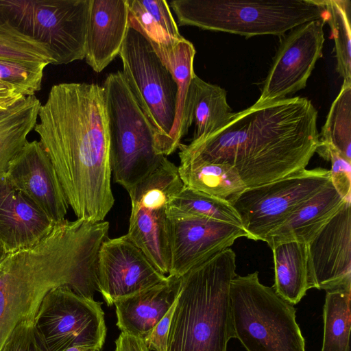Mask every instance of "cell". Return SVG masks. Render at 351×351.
Returning a JSON list of instances; mask_svg holds the SVG:
<instances>
[{"instance_id":"4dcf8cb0","label":"cell","mask_w":351,"mask_h":351,"mask_svg":"<svg viewBox=\"0 0 351 351\" xmlns=\"http://www.w3.org/2000/svg\"><path fill=\"white\" fill-rule=\"evenodd\" d=\"M335 41L336 70L343 84H351V1L322 0Z\"/></svg>"},{"instance_id":"1f68e13d","label":"cell","mask_w":351,"mask_h":351,"mask_svg":"<svg viewBox=\"0 0 351 351\" xmlns=\"http://www.w3.org/2000/svg\"><path fill=\"white\" fill-rule=\"evenodd\" d=\"M0 60L47 65L53 63L51 53L46 45L7 23L0 24Z\"/></svg>"},{"instance_id":"6da1fadb","label":"cell","mask_w":351,"mask_h":351,"mask_svg":"<svg viewBox=\"0 0 351 351\" xmlns=\"http://www.w3.org/2000/svg\"><path fill=\"white\" fill-rule=\"evenodd\" d=\"M34 127L77 219L101 221L114 205L105 92L93 83L53 86Z\"/></svg>"},{"instance_id":"ba28073f","label":"cell","mask_w":351,"mask_h":351,"mask_svg":"<svg viewBox=\"0 0 351 351\" xmlns=\"http://www.w3.org/2000/svg\"><path fill=\"white\" fill-rule=\"evenodd\" d=\"M90 0H0V24L7 23L46 45L53 64L85 57Z\"/></svg>"},{"instance_id":"5b68a950","label":"cell","mask_w":351,"mask_h":351,"mask_svg":"<svg viewBox=\"0 0 351 351\" xmlns=\"http://www.w3.org/2000/svg\"><path fill=\"white\" fill-rule=\"evenodd\" d=\"M179 25L245 36H282L305 23L324 19L322 0H173Z\"/></svg>"},{"instance_id":"f1b7e54d","label":"cell","mask_w":351,"mask_h":351,"mask_svg":"<svg viewBox=\"0 0 351 351\" xmlns=\"http://www.w3.org/2000/svg\"><path fill=\"white\" fill-rule=\"evenodd\" d=\"M351 285L326 291L321 351H349Z\"/></svg>"},{"instance_id":"603a6c76","label":"cell","mask_w":351,"mask_h":351,"mask_svg":"<svg viewBox=\"0 0 351 351\" xmlns=\"http://www.w3.org/2000/svg\"><path fill=\"white\" fill-rule=\"evenodd\" d=\"M149 41L178 86L176 116L170 134L171 147L175 152L191 127L188 120L187 104L190 85L195 75L193 62L196 51L192 43L184 38L162 44Z\"/></svg>"},{"instance_id":"277c9868","label":"cell","mask_w":351,"mask_h":351,"mask_svg":"<svg viewBox=\"0 0 351 351\" xmlns=\"http://www.w3.org/2000/svg\"><path fill=\"white\" fill-rule=\"evenodd\" d=\"M236 254L228 248L181 276L167 351H227L234 338L230 284Z\"/></svg>"},{"instance_id":"8992f818","label":"cell","mask_w":351,"mask_h":351,"mask_svg":"<svg viewBox=\"0 0 351 351\" xmlns=\"http://www.w3.org/2000/svg\"><path fill=\"white\" fill-rule=\"evenodd\" d=\"M230 295L234 338L247 351H305L295 308L263 285L258 271L237 275Z\"/></svg>"},{"instance_id":"d6a6232c","label":"cell","mask_w":351,"mask_h":351,"mask_svg":"<svg viewBox=\"0 0 351 351\" xmlns=\"http://www.w3.org/2000/svg\"><path fill=\"white\" fill-rule=\"evenodd\" d=\"M46 64L0 60V81L12 86L24 97L40 90Z\"/></svg>"},{"instance_id":"74e56055","label":"cell","mask_w":351,"mask_h":351,"mask_svg":"<svg viewBox=\"0 0 351 351\" xmlns=\"http://www.w3.org/2000/svg\"><path fill=\"white\" fill-rule=\"evenodd\" d=\"M25 98L12 86L0 81V109H6Z\"/></svg>"},{"instance_id":"52a82bcc","label":"cell","mask_w":351,"mask_h":351,"mask_svg":"<svg viewBox=\"0 0 351 351\" xmlns=\"http://www.w3.org/2000/svg\"><path fill=\"white\" fill-rule=\"evenodd\" d=\"M103 87L112 175L128 192L153 172L165 156L157 154L152 128L122 71L110 73Z\"/></svg>"},{"instance_id":"3957f363","label":"cell","mask_w":351,"mask_h":351,"mask_svg":"<svg viewBox=\"0 0 351 351\" xmlns=\"http://www.w3.org/2000/svg\"><path fill=\"white\" fill-rule=\"evenodd\" d=\"M108 230V221L65 219L34 246L5 256L0 261V350L21 322L36 316L51 289L65 285L93 298L98 254Z\"/></svg>"},{"instance_id":"7c38bea8","label":"cell","mask_w":351,"mask_h":351,"mask_svg":"<svg viewBox=\"0 0 351 351\" xmlns=\"http://www.w3.org/2000/svg\"><path fill=\"white\" fill-rule=\"evenodd\" d=\"M330 181V170L305 169L265 184L247 188L230 204L250 239L265 241L292 212Z\"/></svg>"},{"instance_id":"ffe728a7","label":"cell","mask_w":351,"mask_h":351,"mask_svg":"<svg viewBox=\"0 0 351 351\" xmlns=\"http://www.w3.org/2000/svg\"><path fill=\"white\" fill-rule=\"evenodd\" d=\"M181 276L167 275L162 282L114 302L121 332L145 339L176 301Z\"/></svg>"},{"instance_id":"7402d4cb","label":"cell","mask_w":351,"mask_h":351,"mask_svg":"<svg viewBox=\"0 0 351 351\" xmlns=\"http://www.w3.org/2000/svg\"><path fill=\"white\" fill-rule=\"evenodd\" d=\"M273 252L276 293L291 305L297 304L306 291L315 288L308 244L288 241L269 245Z\"/></svg>"},{"instance_id":"8d00e7d4","label":"cell","mask_w":351,"mask_h":351,"mask_svg":"<svg viewBox=\"0 0 351 351\" xmlns=\"http://www.w3.org/2000/svg\"><path fill=\"white\" fill-rule=\"evenodd\" d=\"M114 351H150L144 339L121 332L115 341Z\"/></svg>"},{"instance_id":"2e32d148","label":"cell","mask_w":351,"mask_h":351,"mask_svg":"<svg viewBox=\"0 0 351 351\" xmlns=\"http://www.w3.org/2000/svg\"><path fill=\"white\" fill-rule=\"evenodd\" d=\"M5 176L55 223L66 219L69 205L53 163L40 141H27L10 162Z\"/></svg>"},{"instance_id":"f546056e","label":"cell","mask_w":351,"mask_h":351,"mask_svg":"<svg viewBox=\"0 0 351 351\" xmlns=\"http://www.w3.org/2000/svg\"><path fill=\"white\" fill-rule=\"evenodd\" d=\"M319 145L333 147L351 161V84H343L319 134Z\"/></svg>"},{"instance_id":"30bf717a","label":"cell","mask_w":351,"mask_h":351,"mask_svg":"<svg viewBox=\"0 0 351 351\" xmlns=\"http://www.w3.org/2000/svg\"><path fill=\"white\" fill-rule=\"evenodd\" d=\"M178 167L164 157L158 167L128 191L131 214L128 237L162 274L170 270L167 204L182 186Z\"/></svg>"},{"instance_id":"484cf974","label":"cell","mask_w":351,"mask_h":351,"mask_svg":"<svg viewBox=\"0 0 351 351\" xmlns=\"http://www.w3.org/2000/svg\"><path fill=\"white\" fill-rule=\"evenodd\" d=\"M40 106L34 95L0 109V178L5 176L10 162L27 143L37 123Z\"/></svg>"},{"instance_id":"ab89813d","label":"cell","mask_w":351,"mask_h":351,"mask_svg":"<svg viewBox=\"0 0 351 351\" xmlns=\"http://www.w3.org/2000/svg\"><path fill=\"white\" fill-rule=\"evenodd\" d=\"M6 254H5L1 244H0V261L5 257Z\"/></svg>"},{"instance_id":"4316f807","label":"cell","mask_w":351,"mask_h":351,"mask_svg":"<svg viewBox=\"0 0 351 351\" xmlns=\"http://www.w3.org/2000/svg\"><path fill=\"white\" fill-rule=\"evenodd\" d=\"M167 212L169 218L202 217L243 227L240 216L229 202L184 185L169 199Z\"/></svg>"},{"instance_id":"7a4b0ae2","label":"cell","mask_w":351,"mask_h":351,"mask_svg":"<svg viewBox=\"0 0 351 351\" xmlns=\"http://www.w3.org/2000/svg\"><path fill=\"white\" fill-rule=\"evenodd\" d=\"M317 119L306 97L255 103L202 141L180 144V162L228 164L246 188L265 184L306 169L319 145Z\"/></svg>"},{"instance_id":"d6986e66","label":"cell","mask_w":351,"mask_h":351,"mask_svg":"<svg viewBox=\"0 0 351 351\" xmlns=\"http://www.w3.org/2000/svg\"><path fill=\"white\" fill-rule=\"evenodd\" d=\"M129 28L127 0H90L85 60L101 72L119 55Z\"/></svg>"},{"instance_id":"e0dca14e","label":"cell","mask_w":351,"mask_h":351,"mask_svg":"<svg viewBox=\"0 0 351 351\" xmlns=\"http://www.w3.org/2000/svg\"><path fill=\"white\" fill-rule=\"evenodd\" d=\"M315 288L329 290L351 285V204L337 214L308 244Z\"/></svg>"},{"instance_id":"83f0119b","label":"cell","mask_w":351,"mask_h":351,"mask_svg":"<svg viewBox=\"0 0 351 351\" xmlns=\"http://www.w3.org/2000/svg\"><path fill=\"white\" fill-rule=\"evenodd\" d=\"M129 27L157 43H166L184 37L164 0H127Z\"/></svg>"},{"instance_id":"44dd1931","label":"cell","mask_w":351,"mask_h":351,"mask_svg":"<svg viewBox=\"0 0 351 351\" xmlns=\"http://www.w3.org/2000/svg\"><path fill=\"white\" fill-rule=\"evenodd\" d=\"M346 201L330 181L292 212L282 224L267 235L265 241L269 245L288 241L308 244Z\"/></svg>"},{"instance_id":"e575fe53","label":"cell","mask_w":351,"mask_h":351,"mask_svg":"<svg viewBox=\"0 0 351 351\" xmlns=\"http://www.w3.org/2000/svg\"><path fill=\"white\" fill-rule=\"evenodd\" d=\"M34 318L35 316L21 322L0 351H47L36 331Z\"/></svg>"},{"instance_id":"f35d334b","label":"cell","mask_w":351,"mask_h":351,"mask_svg":"<svg viewBox=\"0 0 351 351\" xmlns=\"http://www.w3.org/2000/svg\"><path fill=\"white\" fill-rule=\"evenodd\" d=\"M64 351H96L95 349L85 346H75L70 347Z\"/></svg>"},{"instance_id":"5bb4252c","label":"cell","mask_w":351,"mask_h":351,"mask_svg":"<svg viewBox=\"0 0 351 351\" xmlns=\"http://www.w3.org/2000/svg\"><path fill=\"white\" fill-rule=\"evenodd\" d=\"M128 237L108 238L97 261L98 291L108 306L152 287L167 278Z\"/></svg>"},{"instance_id":"cb8c5ba5","label":"cell","mask_w":351,"mask_h":351,"mask_svg":"<svg viewBox=\"0 0 351 351\" xmlns=\"http://www.w3.org/2000/svg\"><path fill=\"white\" fill-rule=\"evenodd\" d=\"M233 114L227 102L226 90L204 81L195 74L188 95L189 123L190 126L195 123L190 144L199 143L221 129Z\"/></svg>"},{"instance_id":"d4e9b609","label":"cell","mask_w":351,"mask_h":351,"mask_svg":"<svg viewBox=\"0 0 351 351\" xmlns=\"http://www.w3.org/2000/svg\"><path fill=\"white\" fill-rule=\"evenodd\" d=\"M183 184L231 203L246 188L237 170L228 164L191 160L178 167Z\"/></svg>"},{"instance_id":"8fae6325","label":"cell","mask_w":351,"mask_h":351,"mask_svg":"<svg viewBox=\"0 0 351 351\" xmlns=\"http://www.w3.org/2000/svg\"><path fill=\"white\" fill-rule=\"evenodd\" d=\"M34 326L47 351H64L75 346L100 351L107 331L101 303L81 296L65 285L46 294Z\"/></svg>"},{"instance_id":"d590c367","label":"cell","mask_w":351,"mask_h":351,"mask_svg":"<svg viewBox=\"0 0 351 351\" xmlns=\"http://www.w3.org/2000/svg\"><path fill=\"white\" fill-rule=\"evenodd\" d=\"M176 303V301L154 326L150 333L144 339L149 350L167 351L171 321Z\"/></svg>"},{"instance_id":"9a60e30c","label":"cell","mask_w":351,"mask_h":351,"mask_svg":"<svg viewBox=\"0 0 351 351\" xmlns=\"http://www.w3.org/2000/svg\"><path fill=\"white\" fill-rule=\"evenodd\" d=\"M170 270L182 276L194 266L230 248L240 237L250 239L243 228L202 217L169 218Z\"/></svg>"},{"instance_id":"836d02e7","label":"cell","mask_w":351,"mask_h":351,"mask_svg":"<svg viewBox=\"0 0 351 351\" xmlns=\"http://www.w3.org/2000/svg\"><path fill=\"white\" fill-rule=\"evenodd\" d=\"M316 152L330 161V182L337 193L344 199L351 200V161L330 146L319 145Z\"/></svg>"},{"instance_id":"4fadbf2b","label":"cell","mask_w":351,"mask_h":351,"mask_svg":"<svg viewBox=\"0 0 351 351\" xmlns=\"http://www.w3.org/2000/svg\"><path fill=\"white\" fill-rule=\"evenodd\" d=\"M326 18L290 30L281 40L256 103L287 98L306 85L317 61L322 56Z\"/></svg>"},{"instance_id":"ac0fdd59","label":"cell","mask_w":351,"mask_h":351,"mask_svg":"<svg viewBox=\"0 0 351 351\" xmlns=\"http://www.w3.org/2000/svg\"><path fill=\"white\" fill-rule=\"evenodd\" d=\"M55 223L5 178H0V244L5 254L34 246Z\"/></svg>"},{"instance_id":"9c48e42d","label":"cell","mask_w":351,"mask_h":351,"mask_svg":"<svg viewBox=\"0 0 351 351\" xmlns=\"http://www.w3.org/2000/svg\"><path fill=\"white\" fill-rule=\"evenodd\" d=\"M119 56L126 83L152 128L157 154L170 155L174 152L170 134L176 116V81L147 37L132 27Z\"/></svg>"}]
</instances>
